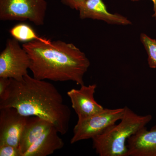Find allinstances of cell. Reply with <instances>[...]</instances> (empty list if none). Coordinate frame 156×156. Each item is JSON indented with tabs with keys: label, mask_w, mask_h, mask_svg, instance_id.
<instances>
[{
	"label": "cell",
	"mask_w": 156,
	"mask_h": 156,
	"mask_svg": "<svg viewBox=\"0 0 156 156\" xmlns=\"http://www.w3.org/2000/svg\"><path fill=\"white\" fill-rule=\"evenodd\" d=\"M0 108H14L26 117H40L52 123L59 134L69 129L71 112L53 84L27 75L21 80L10 79Z\"/></svg>",
	"instance_id": "6da1fadb"
},
{
	"label": "cell",
	"mask_w": 156,
	"mask_h": 156,
	"mask_svg": "<svg viewBox=\"0 0 156 156\" xmlns=\"http://www.w3.org/2000/svg\"><path fill=\"white\" fill-rule=\"evenodd\" d=\"M22 47L30 58L29 69L34 78L84 85V76L90 66V61L73 44L60 40L48 44L33 41L24 43Z\"/></svg>",
	"instance_id": "7a4b0ae2"
},
{
	"label": "cell",
	"mask_w": 156,
	"mask_h": 156,
	"mask_svg": "<svg viewBox=\"0 0 156 156\" xmlns=\"http://www.w3.org/2000/svg\"><path fill=\"white\" fill-rule=\"evenodd\" d=\"M125 107V114L119 124L92 138L93 149L98 155L128 156L127 140L152 119L150 115H140L128 107Z\"/></svg>",
	"instance_id": "3957f363"
},
{
	"label": "cell",
	"mask_w": 156,
	"mask_h": 156,
	"mask_svg": "<svg viewBox=\"0 0 156 156\" xmlns=\"http://www.w3.org/2000/svg\"><path fill=\"white\" fill-rule=\"evenodd\" d=\"M47 9L46 0H0V20H28L35 25L42 26Z\"/></svg>",
	"instance_id": "277c9868"
},
{
	"label": "cell",
	"mask_w": 156,
	"mask_h": 156,
	"mask_svg": "<svg viewBox=\"0 0 156 156\" xmlns=\"http://www.w3.org/2000/svg\"><path fill=\"white\" fill-rule=\"evenodd\" d=\"M125 107L116 109L104 108L101 112L83 120H78L73 128L71 144L78 141L92 139L103 133L123 118Z\"/></svg>",
	"instance_id": "5b68a950"
},
{
	"label": "cell",
	"mask_w": 156,
	"mask_h": 156,
	"mask_svg": "<svg viewBox=\"0 0 156 156\" xmlns=\"http://www.w3.org/2000/svg\"><path fill=\"white\" fill-rule=\"evenodd\" d=\"M30 60L28 53L19 41L8 39L0 53V77L21 80L28 74Z\"/></svg>",
	"instance_id": "8992f818"
},
{
	"label": "cell",
	"mask_w": 156,
	"mask_h": 156,
	"mask_svg": "<svg viewBox=\"0 0 156 156\" xmlns=\"http://www.w3.org/2000/svg\"><path fill=\"white\" fill-rule=\"evenodd\" d=\"M28 117L20 114L14 108H0V145L7 144L19 147Z\"/></svg>",
	"instance_id": "52a82bcc"
},
{
	"label": "cell",
	"mask_w": 156,
	"mask_h": 156,
	"mask_svg": "<svg viewBox=\"0 0 156 156\" xmlns=\"http://www.w3.org/2000/svg\"><path fill=\"white\" fill-rule=\"evenodd\" d=\"M97 88L95 84L81 86L79 89H73L68 91L72 107L77 115L78 120H83L103 110L104 108L94 98Z\"/></svg>",
	"instance_id": "ba28073f"
},
{
	"label": "cell",
	"mask_w": 156,
	"mask_h": 156,
	"mask_svg": "<svg viewBox=\"0 0 156 156\" xmlns=\"http://www.w3.org/2000/svg\"><path fill=\"white\" fill-rule=\"evenodd\" d=\"M78 11L81 19L102 20L112 25L127 26L132 23L131 20L121 14L108 12L102 0H86Z\"/></svg>",
	"instance_id": "9c48e42d"
},
{
	"label": "cell",
	"mask_w": 156,
	"mask_h": 156,
	"mask_svg": "<svg viewBox=\"0 0 156 156\" xmlns=\"http://www.w3.org/2000/svg\"><path fill=\"white\" fill-rule=\"evenodd\" d=\"M128 156H156V125L147 130L144 127L127 141Z\"/></svg>",
	"instance_id": "30bf717a"
},
{
	"label": "cell",
	"mask_w": 156,
	"mask_h": 156,
	"mask_svg": "<svg viewBox=\"0 0 156 156\" xmlns=\"http://www.w3.org/2000/svg\"><path fill=\"white\" fill-rule=\"evenodd\" d=\"M58 130L53 126L37 140L23 156H47L61 149L64 145Z\"/></svg>",
	"instance_id": "8fae6325"
},
{
	"label": "cell",
	"mask_w": 156,
	"mask_h": 156,
	"mask_svg": "<svg viewBox=\"0 0 156 156\" xmlns=\"http://www.w3.org/2000/svg\"><path fill=\"white\" fill-rule=\"evenodd\" d=\"M54 126L49 121L40 117H28L20 136L19 148L21 156L43 134Z\"/></svg>",
	"instance_id": "7c38bea8"
},
{
	"label": "cell",
	"mask_w": 156,
	"mask_h": 156,
	"mask_svg": "<svg viewBox=\"0 0 156 156\" xmlns=\"http://www.w3.org/2000/svg\"><path fill=\"white\" fill-rule=\"evenodd\" d=\"M9 33L13 38L24 43L33 41H40L48 44L52 42L50 39L39 36L30 25L23 23L14 25L10 30Z\"/></svg>",
	"instance_id": "4fadbf2b"
},
{
	"label": "cell",
	"mask_w": 156,
	"mask_h": 156,
	"mask_svg": "<svg viewBox=\"0 0 156 156\" xmlns=\"http://www.w3.org/2000/svg\"><path fill=\"white\" fill-rule=\"evenodd\" d=\"M140 40L147 54L149 66L151 68H156V40L151 38L146 34L141 33Z\"/></svg>",
	"instance_id": "5bb4252c"
},
{
	"label": "cell",
	"mask_w": 156,
	"mask_h": 156,
	"mask_svg": "<svg viewBox=\"0 0 156 156\" xmlns=\"http://www.w3.org/2000/svg\"><path fill=\"white\" fill-rule=\"evenodd\" d=\"M0 156H21L19 147L9 144L0 145Z\"/></svg>",
	"instance_id": "9a60e30c"
},
{
	"label": "cell",
	"mask_w": 156,
	"mask_h": 156,
	"mask_svg": "<svg viewBox=\"0 0 156 156\" xmlns=\"http://www.w3.org/2000/svg\"><path fill=\"white\" fill-rule=\"evenodd\" d=\"M86 0H61V2L71 9L78 11L80 6Z\"/></svg>",
	"instance_id": "2e32d148"
},
{
	"label": "cell",
	"mask_w": 156,
	"mask_h": 156,
	"mask_svg": "<svg viewBox=\"0 0 156 156\" xmlns=\"http://www.w3.org/2000/svg\"><path fill=\"white\" fill-rule=\"evenodd\" d=\"M10 83L9 78L0 77V99H2L5 96Z\"/></svg>",
	"instance_id": "e0dca14e"
},
{
	"label": "cell",
	"mask_w": 156,
	"mask_h": 156,
	"mask_svg": "<svg viewBox=\"0 0 156 156\" xmlns=\"http://www.w3.org/2000/svg\"><path fill=\"white\" fill-rule=\"evenodd\" d=\"M131 1H133V2H136V1H139L140 0H131ZM151 1H152L154 5V13L152 15V17H154L156 20V0H151Z\"/></svg>",
	"instance_id": "ac0fdd59"
}]
</instances>
